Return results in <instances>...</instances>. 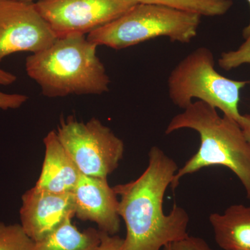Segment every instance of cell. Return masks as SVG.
<instances>
[{"label": "cell", "mask_w": 250, "mask_h": 250, "mask_svg": "<svg viewBox=\"0 0 250 250\" xmlns=\"http://www.w3.org/2000/svg\"><path fill=\"white\" fill-rule=\"evenodd\" d=\"M139 3L168 6L207 17L226 14L233 6L232 0H138Z\"/></svg>", "instance_id": "cell-14"}, {"label": "cell", "mask_w": 250, "mask_h": 250, "mask_svg": "<svg viewBox=\"0 0 250 250\" xmlns=\"http://www.w3.org/2000/svg\"><path fill=\"white\" fill-rule=\"evenodd\" d=\"M72 192L75 215L81 220L93 222L98 230L116 235L121 228L119 200L107 178L81 174Z\"/></svg>", "instance_id": "cell-10"}, {"label": "cell", "mask_w": 250, "mask_h": 250, "mask_svg": "<svg viewBox=\"0 0 250 250\" xmlns=\"http://www.w3.org/2000/svg\"><path fill=\"white\" fill-rule=\"evenodd\" d=\"M248 63H250V33L238 49L223 52L218 59L219 66L227 71Z\"/></svg>", "instance_id": "cell-16"}, {"label": "cell", "mask_w": 250, "mask_h": 250, "mask_svg": "<svg viewBox=\"0 0 250 250\" xmlns=\"http://www.w3.org/2000/svg\"><path fill=\"white\" fill-rule=\"evenodd\" d=\"M138 3V0H38L34 4L57 37H62L89 34Z\"/></svg>", "instance_id": "cell-7"}, {"label": "cell", "mask_w": 250, "mask_h": 250, "mask_svg": "<svg viewBox=\"0 0 250 250\" xmlns=\"http://www.w3.org/2000/svg\"><path fill=\"white\" fill-rule=\"evenodd\" d=\"M249 83L250 81L230 80L219 74L213 52L206 47H198L184 57L167 80L169 97L175 106L185 109L197 99L238 123L242 118L238 109L241 91Z\"/></svg>", "instance_id": "cell-5"}, {"label": "cell", "mask_w": 250, "mask_h": 250, "mask_svg": "<svg viewBox=\"0 0 250 250\" xmlns=\"http://www.w3.org/2000/svg\"><path fill=\"white\" fill-rule=\"evenodd\" d=\"M238 125L241 126L247 141L250 143V114L242 115L241 121Z\"/></svg>", "instance_id": "cell-20"}, {"label": "cell", "mask_w": 250, "mask_h": 250, "mask_svg": "<svg viewBox=\"0 0 250 250\" xmlns=\"http://www.w3.org/2000/svg\"><path fill=\"white\" fill-rule=\"evenodd\" d=\"M98 46L84 34L58 37L27 57L26 71L48 98L102 95L109 90L110 79L97 55Z\"/></svg>", "instance_id": "cell-3"}, {"label": "cell", "mask_w": 250, "mask_h": 250, "mask_svg": "<svg viewBox=\"0 0 250 250\" xmlns=\"http://www.w3.org/2000/svg\"><path fill=\"white\" fill-rule=\"evenodd\" d=\"M162 250H213L208 243L198 237L188 236L183 239L166 245Z\"/></svg>", "instance_id": "cell-18"}, {"label": "cell", "mask_w": 250, "mask_h": 250, "mask_svg": "<svg viewBox=\"0 0 250 250\" xmlns=\"http://www.w3.org/2000/svg\"><path fill=\"white\" fill-rule=\"evenodd\" d=\"M43 142L45 158L35 187L56 193L72 192L80 179V170L59 141L57 131L49 132Z\"/></svg>", "instance_id": "cell-11"}, {"label": "cell", "mask_w": 250, "mask_h": 250, "mask_svg": "<svg viewBox=\"0 0 250 250\" xmlns=\"http://www.w3.org/2000/svg\"><path fill=\"white\" fill-rule=\"evenodd\" d=\"M215 240L224 250H250V206H230L223 213H212Z\"/></svg>", "instance_id": "cell-12"}, {"label": "cell", "mask_w": 250, "mask_h": 250, "mask_svg": "<svg viewBox=\"0 0 250 250\" xmlns=\"http://www.w3.org/2000/svg\"><path fill=\"white\" fill-rule=\"evenodd\" d=\"M101 241L100 231L93 228L80 231L67 218L52 232L35 242L33 250H95Z\"/></svg>", "instance_id": "cell-13"}, {"label": "cell", "mask_w": 250, "mask_h": 250, "mask_svg": "<svg viewBox=\"0 0 250 250\" xmlns=\"http://www.w3.org/2000/svg\"><path fill=\"white\" fill-rule=\"evenodd\" d=\"M248 3H249L250 5V0H248ZM250 33V22L249 24H248V25L247 26L246 28H245L244 30L243 31V37L246 39L247 36L249 35Z\"/></svg>", "instance_id": "cell-21"}, {"label": "cell", "mask_w": 250, "mask_h": 250, "mask_svg": "<svg viewBox=\"0 0 250 250\" xmlns=\"http://www.w3.org/2000/svg\"><path fill=\"white\" fill-rule=\"evenodd\" d=\"M17 80V77L0 67V85H9ZM28 97L22 94H8L0 91V109H17L27 101Z\"/></svg>", "instance_id": "cell-17"}, {"label": "cell", "mask_w": 250, "mask_h": 250, "mask_svg": "<svg viewBox=\"0 0 250 250\" xmlns=\"http://www.w3.org/2000/svg\"><path fill=\"white\" fill-rule=\"evenodd\" d=\"M146 170L136 179L113 187L120 197L118 213L126 225V250H161L166 245L188 236L189 215L174 204L168 214L163 202L178 166L154 146Z\"/></svg>", "instance_id": "cell-1"}, {"label": "cell", "mask_w": 250, "mask_h": 250, "mask_svg": "<svg viewBox=\"0 0 250 250\" xmlns=\"http://www.w3.org/2000/svg\"><path fill=\"white\" fill-rule=\"evenodd\" d=\"M34 245L21 224L0 222V250H33Z\"/></svg>", "instance_id": "cell-15"}, {"label": "cell", "mask_w": 250, "mask_h": 250, "mask_svg": "<svg viewBox=\"0 0 250 250\" xmlns=\"http://www.w3.org/2000/svg\"><path fill=\"white\" fill-rule=\"evenodd\" d=\"M202 16L162 5L138 3L121 17L88 34L99 45L120 50L156 38L187 44L197 34Z\"/></svg>", "instance_id": "cell-4"}, {"label": "cell", "mask_w": 250, "mask_h": 250, "mask_svg": "<svg viewBox=\"0 0 250 250\" xmlns=\"http://www.w3.org/2000/svg\"><path fill=\"white\" fill-rule=\"evenodd\" d=\"M20 215L28 236L35 242L41 241L67 218L75 216L72 192L56 193L31 188L23 194Z\"/></svg>", "instance_id": "cell-9"}, {"label": "cell", "mask_w": 250, "mask_h": 250, "mask_svg": "<svg viewBox=\"0 0 250 250\" xmlns=\"http://www.w3.org/2000/svg\"><path fill=\"white\" fill-rule=\"evenodd\" d=\"M100 237L101 241L95 250H126L125 238H121L117 235L111 236L103 231H100Z\"/></svg>", "instance_id": "cell-19"}, {"label": "cell", "mask_w": 250, "mask_h": 250, "mask_svg": "<svg viewBox=\"0 0 250 250\" xmlns=\"http://www.w3.org/2000/svg\"><path fill=\"white\" fill-rule=\"evenodd\" d=\"M18 1H26V2H33L35 0H18Z\"/></svg>", "instance_id": "cell-22"}, {"label": "cell", "mask_w": 250, "mask_h": 250, "mask_svg": "<svg viewBox=\"0 0 250 250\" xmlns=\"http://www.w3.org/2000/svg\"><path fill=\"white\" fill-rule=\"evenodd\" d=\"M182 129L198 133L200 147L176 172L171 188L175 190L180 179L187 174L204 167L222 166L236 174L250 200V143L238 123L224 115L220 116L216 108L196 100L172 118L165 133L168 135Z\"/></svg>", "instance_id": "cell-2"}, {"label": "cell", "mask_w": 250, "mask_h": 250, "mask_svg": "<svg viewBox=\"0 0 250 250\" xmlns=\"http://www.w3.org/2000/svg\"><path fill=\"white\" fill-rule=\"evenodd\" d=\"M57 38L34 2L0 0V62L16 52H41Z\"/></svg>", "instance_id": "cell-8"}, {"label": "cell", "mask_w": 250, "mask_h": 250, "mask_svg": "<svg viewBox=\"0 0 250 250\" xmlns=\"http://www.w3.org/2000/svg\"><path fill=\"white\" fill-rule=\"evenodd\" d=\"M57 134L81 174L107 178L123 159L124 143L97 118L62 119Z\"/></svg>", "instance_id": "cell-6"}]
</instances>
